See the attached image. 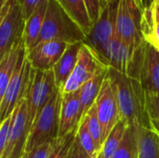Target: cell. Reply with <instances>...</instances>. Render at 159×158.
Returning <instances> with one entry per match:
<instances>
[{
	"mask_svg": "<svg viewBox=\"0 0 159 158\" xmlns=\"http://www.w3.org/2000/svg\"><path fill=\"white\" fill-rule=\"evenodd\" d=\"M108 77L116 94L121 120L128 127L140 125L151 129V120L146 110L145 90L141 83L111 67L108 68Z\"/></svg>",
	"mask_w": 159,
	"mask_h": 158,
	"instance_id": "obj_1",
	"label": "cell"
},
{
	"mask_svg": "<svg viewBox=\"0 0 159 158\" xmlns=\"http://www.w3.org/2000/svg\"><path fill=\"white\" fill-rule=\"evenodd\" d=\"M86 34L57 0H48L47 13L36 45L48 41L84 43ZM35 45V46H36Z\"/></svg>",
	"mask_w": 159,
	"mask_h": 158,
	"instance_id": "obj_2",
	"label": "cell"
},
{
	"mask_svg": "<svg viewBox=\"0 0 159 158\" xmlns=\"http://www.w3.org/2000/svg\"><path fill=\"white\" fill-rule=\"evenodd\" d=\"M128 75L137 79L147 92L159 93V48L145 38L135 49Z\"/></svg>",
	"mask_w": 159,
	"mask_h": 158,
	"instance_id": "obj_3",
	"label": "cell"
},
{
	"mask_svg": "<svg viewBox=\"0 0 159 158\" xmlns=\"http://www.w3.org/2000/svg\"><path fill=\"white\" fill-rule=\"evenodd\" d=\"M61 99L62 94L58 90L36 117L29 132L25 152L31 151L45 143L58 141Z\"/></svg>",
	"mask_w": 159,
	"mask_h": 158,
	"instance_id": "obj_4",
	"label": "cell"
},
{
	"mask_svg": "<svg viewBox=\"0 0 159 158\" xmlns=\"http://www.w3.org/2000/svg\"><path fill=\"white\" fill-rule=\"evenodd\" d=\"M116 34L133 52L143 41V11L136 0H119Z\"/></svg>",
	"mask_w": 159,
	"mask_h": 158,
	"instance_id": "obj_5",
	"label": "cell"
},
{
	"mask_svg": "<svg viewBox=\"0 0 159 158\" xmlns=\"http://www.w3.org/2000/svg\"><path fill=\"white\" fill-rule=\"evenodd\" d=\"M32 66L26 59V48H24L18 60L15 72L10 79L4 96L0 99V120L1 122L9 116L20 102L26 98Z\"/></svg>",
	"mask_w": 159,
	"mask_h": 158,
	"instance_id": "obj_6",
	"label": "cell"
},
{
	"mask_svg": "<svg viewBox=\"0 0 159 158\" xmlns=\"http://www.w3.org/2000/svg\"><path fill=\"white\" fill-rule=\"evenodd\" d=\"M60 90L56 85L53 70L39 71L32 68L30 85L26 95L30 126L46 107L51 97Z\"/></svg>",
	"mask_w": 159,
	"mask_h": 158,
	"instance_id": "obj_7",
	"label": "cell"
},
{
	"mask_svg": "<svg viewBox=\"0 0 159 158\" xmlns=\"http://www.w3.org/2000/svg\"><path fill=\"white\" fill-rule=\"evenodd\" d=\"M25 19L19 3L8 0L0 8V58L23 42Z\"/></svg>",
	"mask_w": 159,
	"mask_h": 158,
	"instance_id": "obj_8",
	"label": "cell"
},
{
	"mask_svg": "<svg viewBox=\"0 0 159 158\" xmlns=\"http://www.w3.org/2000/svg\"><path fill=\"white\" fill-rule=\"evenodd\" d=\"M108 68V66L100 61L93 50L87 44L83 43L79 50L75 68L60 90L61 93L63 95L80 89L86 82Z\"/></svg>",
	"mask_w": 159,
	"mask_h": 158,
	"instance_id": "obj_9",
	"label": "cell"
},
{
	"mask_svg": "<svg viewBox=\"0 0 159 158\" xmlns=\"http://www.w3.org/2000/svg\"><path fill=\"white\" fill-rule=\"evenodd\" d=\"M30 129L27 102L26 99H23L12 113V123L7 142L0 154V158L21 157L25 152Z\"/></svg>",
	"mask_w": 159,
	"mask_h": 158,
	"instance_id": "obj_10",
	"label": "cell"
},
{
	"mask_svg": "<svg viewBox=\"0 0 159 158\" xmlns=\"http://www.w3.org/2000/svg\"><path fill=\"white\" fill-rule=\"evenodd\" d=\"M118 3L119 0H116L106 4L99 20L94 23L90 34L84 42L93 50L100 61L104 47L116 35Z\"/></svg>",
	"mask_w": 159,
	"mask_h": 158,
	"instance_id": "obj_11",
	"label": "cell"
},
{
	"mask_svg": "<svg viewBox=\"0 0 159 158\" xmlns=\"http://www.w3.org/2000/svg\"><path fill=\"white\" fill-rule=\"evenodd\" d=\"M98 118L102 129V144L115 126L121 120V115L108 74L95 102Z\"/></svg>",
	"mask_w": 159,
	"mask_h": 158,
	"instance_id": "obj_12",
	"label": "cell"
},
{
	"mask_svg": "<svg viewBox=\"0 0 159 158\" xmlns=\"http://www.w3.org/2000/svg\"><path fill=\"white\" fill-rule=\"evenodd\" d=\"M68 45L60 41L43 42L26 51V59L34 70H52L65 52Z\"/></svg>",
	"mask_w": 159,
	"mask_h": 158,
	"instance_id": "obj_13",
	"label": "cell"
},
{
	"mask_svg": "<svg viewBox=\"0 0 159 158\" xmlns=\"http://www.w3.org/2000/svg\"><path fill=\"white\" fill-rule=\"evenodd\" d=\"M82 118L83 110L79 98V89L72 93L63 94L60 115L59 138L77 130Z\"/></svg>",
	"mask_w": 159,
	"mask_h": 158,
	"instance_id": "obj_14",
	"label": "cell"
},
{
	"mask_svg": "<svg viewBox=\"0 0 159 158\" xmlns=\"http://www.w3.org/2000/svg\"><path fill=\"white\" fill-rule=\"evenodd\" d=\"M133 53L130 47L116 34L104 47L101 55V61L106 66L128 74L129 65Z\"/></svg>",
	"mask_w": 159,
	"mask_h": 158,
	"instance_id": "obj_15",
	"label": "cell"
},
{
	"mask_svg": "<svg viewBox=\"0 0 159 158\" xmlns=\"http://www.w3.org/2000/svg\"><path fill=\"white\" fill-rule=\"evenodd\" d=\"M82 44L83 43L69 44L65 52L52 69L55 75L56 85L60 90L62 88L75 68Z\"/></svg>",
	"mask_w": 159,
	"mask_h": 158,
	"instance_id": "obj_16",
	"label": "cell"
},
{
	"mask_svg": "<svg viewBox=\"0 0 159 158\" xmlns=\"http://www.w3.org/2000/svg\"><path fill=\"white\" fill-rule=\"evenodd\" d=\"M48 0H43L25 22L23 42L26 51L35 47L44 24Z\"/></svg>",
	"mask_w": 159,
	"mask_h": 158,
	"instance_id": "obj_17",
	"label": "cell"
},
{
	"mask_svg": "<svg viewBox=\"0 0 159 158\" xmlns=\"http://www.w3.org/2000/svg\"><path fill=\"white\" fill-rule=\"evenodd\" d=\"M137 131L138 158H159V135L152 129L134 126Z\"/></svg>",
	"mask_w": 159,
	"mask_h": 158,
	"instance_id": "obj_18",
	"label": "cell"
},
{
	"mask_svg": "<svg viewBox=\"0 0 159 158\" xmlns=\"http://www.w3.org/2000/svg\"><path fill=\"white\" fill-rule=\"evenodd\" d=\"M24 48V42H22L0 58V99L5 94L8 83L15 72L19 57Z\"/></svg>",
	"mask_w": 159,
	"mask_h": 158,
	"instance_id": "obj_19",
	"label": "cell"
},
{
	"mask_svg": "<svg viewBox=\"0 0 159 158\" xmlns=\"http://www.w3.org/2000/svg\"><path fill=\"white\" fill-rule=\"evenodd\" d=\"M108 69L102 71L88 82H86L79 89V98L83 110V116L95 104L98 95L101 91L102 83L106 78Z\"/></svg>",
	"mask_w": 159,
	"mask_h": 158,
	"instance_id": "obj_20",
	"label": "cell"
},
{
	"mask_svg": "<svg viewBox=\"0 0 159 158\" xmlns=\"http://www.w3.org/2000/svg\"><path fill=\"white\" fill-rule=\"evenodd\" d=\"M68 15L79 25L86 36H88L93 27V23L89 16L87 7L83 0H57Z\"/></svg>",
	"mask_w": 159,
	"mask_h": 158,
	"instance_id": "obj_21",
	"label": "cell"
},
{
	"mask_svg": "<svg viewBox=\"0 0 159 158\" xmlns=\"http://www.w3.org/2000/svg\"><path fill=\"white\" fill-rule=\"evenodd\" d=\"M111 158H138L137 131L134 126H129L124 139Z\"/></svg>",
	"mask_w": 159,
	"mask_h": 158,
	"instance_id": "obj_22",
	"label": "cell"
},
{
	"mask_svg": "<svg viewBox=\"0 0 159 158\" xmlns=\"http://www.w3.org/2000/svg\"><path fill=\"white\" fill-rule=\"evenodd\" d=\"M128 129V125L123 121L120 120L113 129L111 133L108 135L106 140L104 141L101 152L103 155L104 158H111L112 156L115 154V152L118 149L120 146L126 130Z\"/></svg>",
	"mask_w": 159,
	"mask_h": 158,
	"instance_id": "obj_23",
	"label": "cell"
},
{
	"mask_svg": "<svg viewBox=\"0 0 159 158\" xmlns=\"http://www.w3.org/2000/svg\"><path fill=\"white\" fill-rule=\"evenodd\" d=\"M76 141L80 144V146L84 149V151L91 158H97L99 153L101 152L93 140L92 136L90 135L86 119L83 117L76 132Z\"/></svg>",
	"mask_w": 159,
	"mask_h": 158,
	"instance_id": "obj_24",
	"label": "cell"
},
{
	"mask_svg": "<svg viewBox=\"0 0 159 158\" xmlns=\"http://www.w3.org/2000/svg\"><path fill=\"white\" fill-rule=\"evenodd\" d=\"M83 117L86 119L87 127L90 135L92 136L99 150L101 151L102 147V129L100 120L98 118L96 105L94 104Z\"/></svg>",
	"mask_w": 159,
	"mask_h": 158,
	"instance_id": "obj_25",
	"label": "cell"
},
{
	"mask_svg": "<svg viewBox=\"0 0 159 158\" xmlns=\"http://www.w3.org/2000/svg\"><path fill=\"white\" fill-rule=\"evenodd\" d=\"M76 132L77 130L73 131L64 137L59 138L48 158H67L69 151L75 141Z\"/></svg>",
	"mask_w": 159,
	"mask_h": 158,
	"instance_id": "obj_26",
	"label": "cell"
},
{
	"mask_svg": "<svg viewBox=\"0 0 159 158\" xmlns=\"http://www.w3.org/2000/svg\"><path fill=\"white\" fill-rule=\"evenodd\" d=\"M145 101L150 120L159 122V93L145 91Z\"/></svg>",
	"mask_w": 159,
	"mask_h": 158,
	"instance_id": "obj_27",
	"label": "cell"
},
{
	"mask_svg": "<svg viewBox=\"0 0 159 158\" xmlns=\"http://www.w3.org/2000/svg\"><path fill=\"white\" fill-rule=\"evenodd\" d=\"M55 142H48L40 145L31 151L24 152L20 158H48L50 152L52 151Z\"/></svg>",
	"mask_w": 159,
	"mask_h": 158,
	"instance_id": "obj_28",
	"label": "cell"
},
{
	"mask_svg": "<svg viewBox=\"0 0 159 158\" xmlns=\"http://www.w3.org/2000/svg\"><path fill=\"white\" fill-rule=\"evenodd\" d=\"M87 7L89 16L94 25V23L99 20L104 7L101 0H83Z\"/></svg>",
	"mask_w": 159,
	"mask_h": 158,
	"instance_id": "obj_29",
	"label": "cell"
},
{
	"mask_svg": "<svg viewBox=\"0 0 159 158\" xmlns=\"http://www.w3.org/2000/svg\"><path fill=\"white\" fill-rule=\"evenodd\" d=\"M11 123H12V114L1 122V126H0V154L4 151L6 144L7 142L9 131H10V128H11Z\"/></svg>",
	"mask_w": 159,
	"mask_h": 158,
	"instance_id": "obj_30",
	"label": "cell"
},
{
	"mask_svg": "<svg viewBox=\"0 0 159 158\" xmlns=\"http://www.w3.org/2000/svg\"><path fill=\"white\" fill-rule=\"evenodd\" d=\"M22 11V15L27 20L43 0H16Z\"/></svg>",
	"mask_w": 159,
	"mask_h": 158,
	"instance_id": "obj_31",
	"label": "cell"
},
{
	"mask_svg": "<svg viewBox=\"0 0 159 158\" xmlns=\"http://www.w3.org/2000/svg\"><path fill=\"white\" fill-rule=\"evenodd\" d=\"M67 158H91L85 151L84 149L80 146V144L78 143V142L75 141L73 144V146L71 147L69 154L67 156Z\"/></svg>",
	"mask_w": 159,
	"mask_h": 158,
	"instance_id": "obj_32",
	"label": "cell"
},
{
	"mask_svg": "<svg viewBox=\"0 0 159 158\" xmlns=\"http://www.w3.org/2000/svg\"><path fill=\"white\" fill-rule=\"evenodd\" d=\"M151 8L153 11V17H154L155 24H159V0H156L153 3Z\"/></svg>",
	"mask_w": 159,
	"mask_h": 158,
	"instance_id": "obj_33",
	"label": "cell"
},
{
	"mask_svg": "<svg viewBox=\"0 0 159 158\" xmlns=\"http://www.w3.org/2000/svg\"><path fill=\"white\" fill-rule=\"evenodd\" d=\"M150 42H152L154 45H156L157 47L159 46V24H155V28H154V33L152 37L148 40Z\"/></svg>",
	"mask_w": 159,
	"mask_h": 158,
	"instance_id": "obj_34",
	"label": "cell"
},
{
	"mask_svg": "<svg viewBox=\"0 0 159 158\" xmlns=\"http://www.w3.org/2000/svg\"><path fill=\"white\" fill-rule=\"evenodd\" d=\"M155 1L156 0H136L137 4L139 5L140 8L142 9V11H143L146 8H150Z\"/></svg>",
	"mask_w": 159,
	"mask_h": 158,
	"instance_id": "obj_35",
	"label": "cell"
},
{
	"mask_svg": "<svg viewBox=\"0 0 159 158\" xmlns=\"http://www.w3.org/2000/svg\"><path fill=\"white\" fill-rule=\"evenodd\" d=\"M8 0H0V7H3Z\"/></svg>",
	"mask_w": 159,
	"mask_h": 158,
	"instance_id": "obj_36",
	"label": "cell"
},
{
	"mask_svg": "<svg viewBox=\"0 0 159 158\" xmlns=\"http://www.w3.org/2000/svg\"><path fill=\"white\" fill-rule=\"evenodd\" d=\"M97 158H104L103 157V155H102V152H100V153H99V155H98Z\"/></svg>",
	"mask_w": 159,
	"mask_h": 158,
	"instance_id": "obj_37",
	"label": "cell"
},
{
	"mask_svg": "<svg viewBox=\"0 0 159 158\" xmlns=\"http://www.w3.org/2000/svg\"><path fill=\"white\" fill-rule=\"evenodd\" d=\"M101 1H102V6H103V7H105V6H106V4H107L106 0H101Z\"/></svg>",
	"mask_w": 159,
	"mask_h": 158,
	"instance_id": "obj_38",
	"label": "cell"
},
{
	"mask_svg": "<svg viewBox=\"0 0 159 158\" xmlns=\"http://www.w3.org/2000/svg\"><path fill=\"white\" fill-rule=\"evenodd\" d=\"M113 1H116V0H106V2H107V3H109V2H113Z\"/></svg>",
	"mask_w": 159,
	"mask_h": 158,
	"instance_id": "obj_39",
	"label": "cell"
},
{
	"mask_svg": "<svg viewBox=\"0 0 159 158\" xmlns=\"http://www.w3.org/2000/svg\"><path fill=\"white\" fill-rule=\"evenodd\" d=\"M157 47H158V48H159V46H157Z\"/></svg>",
	"mask_w": 159,
	"mask_h": 158,
	"instance_id": "obj_40",
	"label": "cell"
}]
</instances>
